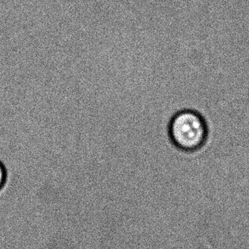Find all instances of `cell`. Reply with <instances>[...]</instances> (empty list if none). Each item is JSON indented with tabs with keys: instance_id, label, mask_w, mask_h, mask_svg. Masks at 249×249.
I'll return each mask as SVG.
<instances>
[{
	"instance_id": "7a4b0ae2",
	"label": "cell",
	"mask_w": 249,
	"mask_h": 249,
	"mask_svg": "<svg viewBox=\"0 0 249 249\" xmlns=\"http://www.w3.org/2000/svg\"><path fill=\"white\" fill-rule=\"evenodd\" d=\"M8 174L5 166L3 165V162L0 161V192L3 191L4 186L6 185Z\"/></svg>"
},
{
	"instance_id": "6da1fadb",
	"label": "cell",
	"mask_w": 249,
	"mask_h": 249,
	"mask_svg": "<svg viewBox=\"0 0 249 249\" xmlns=\"http://www.w3.org/2000/svg\"><path fill=\"white\" fill-rule=\"evenodd\" d=\"M168 137L182 152L202 148L209 137V125L205 117L194 109H181L172 116L168 124Z\"/></svg>"
}]
</instances>
